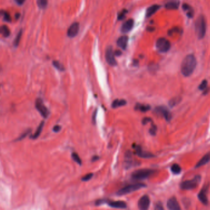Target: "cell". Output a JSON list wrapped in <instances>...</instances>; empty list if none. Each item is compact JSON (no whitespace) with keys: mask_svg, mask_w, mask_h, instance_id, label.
Returning a JSON list of instances; mask_svg holds the SVG:
<instances>
[{"mask_svg":"<svg viewBox=\"0 0 210 210\" xmlns=\"http://www.w3.org/2000/svg\"><path fill=\"white\" fill-rule=\"evenodd\" d=\"M96 116H97V110L95 111L94 114H93V121H95V118H96Z\"/></svg>","mask_w":210,"mask_h":210,"instance_id":"f6af8a7d","label":"cell"},{"mask_svg":"<svg viewBox=\"0 0 210 210\" xmlns=\"http://www.w3.org/2000/svg\"><path fill=\"white\" fill-rule=\"evenodd\" d=\"M128 38L127 36H122L120 37L117 41V46L121 47L122 49L125 50L127 48V44H128Z\"/></svg>","mask_w":210,"mask_h":210,"instance_id":"ac0fdd59","label":"cell"},{"mask_svg":"<svg viewBox=\"0 0 210 210\" xmlns=\"http://www.w3.org/2000/svg\"><path fill=\"white\" fill-rule=\"evenodd\" d=\"M157 126H156V125L154 124H152L151 127L150 128V130H149V133H151V135H156V132H157Z\"/></svg>","mask_w":210,"mask_h":210,"instance_id":"8d00e7d4","label":"cell"},{"mask_svg":"<svg viewBox=\"0 0 210 210\" xmlns=\"http://www.w3.org/2000/svg\"><path fill=\"white\" fill-rule=\"evenodd\" d=\"M180 33V29L178 28H174L171 29L170 30L168 31V34L170 36H173V34Z\"/></svg>","mask_w":210,"mask_h":210,"instance_id":"d590c367","label":"cell"},{"mask_svg":"<svg viewBox=\"0 0 210 210\" xmlns=\"http://www.w3.org/2000/svg\"><path fill=\"white\" fill-rule=\"evenodd\" d=\"M127 11L126 10H124V11H122V12H120L118 15V19L119 20H122L125 16H126V14L127 13Z\"/></svg>","mask_w":210,"mask_h":210,"instance_id":"f35d334b","label":"cell"},{"mask_svg":"<svg viewBox=\"0 0 210 210\" xmlns=\"http://www.w3.org/2000/svg\"><path fill=\"white\" fill-rule=\"evenodd\" d=\"M53 65L55 68H56L57 69H58L59 71H63V70L65 69L64 67L58 61H54L53 62Z\"/></svg>","mask_w":210,"mask_h":210,"instance_id":"836d02e7","label":"cell"},{"mask_svg":"<svg viewBox=\"0 0 210 210\" xmlns=\"http://www.w3.org/2000/svg\"><path fill=\"white\" fill-rule=\"evenodd\" d=\"M114 52H113V50L112 47H108L106 49V54H105V57H106V60L108 62V63L109 65L111 66H116L117 65V62L116 59L114 57Z\"/></svg>","mask_w":210,"mask_h":210,"instance_id":"ba28073f","label":"cell"},{"mask_svg":"<svg viewBox=\"0 0 210 210\" xmlns=\"http://www.w3.org/2000/svg\"><path fill=\"white\" fill-rule=\"evenodd\" d=\"M156 171L151 169H140L135 171L132 174V178L135 181H141V180L146 179L153 175Z\"/></svg>","mask_w":210,"mask_h":210,"instance_id":"3957f363","label":"cell"},{"mask_svg":"<svg viewBox=\"0 0 210 210\" xmlns=\"http://www.w3.org/2000/svg\"><path fill=\"white\" fill-rule=\"evenodd\" d=\"M156 47L161 52H167L171 47V44L168 39L161 38L156 42Z\"/></svg>","mask_w":210,"mask_h":210,"instance_id":"8992f818","label":"cell"},{"mask_svg":"<svg viewBox=\"0 0 210 210\" xmlns=\"http://www.w3.org/2000/svg\"><path fill=\"white\" fill-rule=\"evenodd\" d=\"M121 54L122 53L120 51H115V52H114V55H115V56H121Z\"/></svg>","mask_w":210,"mask_h":210,"instance_id":"ee69618b","label":"cell"},{"mask_svg":"<svg viewBox=\"0 0 210 210\" xmlns=\"http://www.w3.org/2000/svg\"><path fill=\"white\" fill-rule=\"evenodd\" d=\"M22 30H21L19 31V32L18 33L17 35L16 36V38H15L14 41V47H18V46L20 44V42H21V38H22Z\"/></svg>","mask_w":210,"mask_h":210,"instance_id":"83f0119b","label":"cell"},{"mask_svg":"<svg viewBox=\"0 0 210 210\" xmlns=\"http://www.w3.org/2000/svg\"><path fill=\"white\" fill-rule=\"evenodd\" d=\"M201 181L200 176H196L191 180L183 181L180 184V187L183 190H192L197 187Z\"/></svg>","mask_w":210,"mask_h":210,"instance_id":"5b68a950","label":"cell"},{"mask_svg":"<svg viewBox=\"0 0 210 210\" xmlns=\"http://www.w3.org/2000/svg\"><path fill=\"white\" fill-rule=\"evenodd\" d=\"M160 8H161V6L157 4L153 5V6H151L148 8L146 11V17H151L153 14H154L158 11Z\"/></svg>","mask_w":210,"mask_h":210,"instance_id":"ffe728a7","label":"cell"},{"mask_svg":"<svg viewBox=\"0 0 210 210\" xmlns=\"http://www.w3.org/2000/svg\"><path fill=\"white\" fill-rule=\"evenodd\" d=\"M183 8L185 11H187V15L189 17H192L194 15V11L192 8L187 4H184Z\"/></svg>","mask_w":210,"mask_h":210,"instance_id":"d4e9b609","label":"cell"},{"mask_svg":"<svg viewBox=\"0 0 210 210\" xmlns=\"http://www.w3.org/2000/svg\"><path fill=\"white\" fill-rule=\"evenodd\" d=\"M14 1L16 2L18 5L21 6V5H22L25 3V0H14Z\"/></svg>","mask_w":210,"mask_h":210,"instance_id":"7bdbcfd3","label":"cell"},{"mask_svg":"<svg viewBox=\"0 0 210 210\" xmlns=\"http://www.w3.org/2000/svg\"><path fill=\"white\" fill-rule=\"evenodd\" d=\"M98 159H99V157H97V156H95V157H93V159H92V161H97V160H98Z\"/></svg>","mask_w":210,"mask_h":210,"instance_id":"bcb514c9","label":"cell"},{"mask_svg":"<svg viewBox=\"0 0 210 210\" xmlns=\"http://www.w3.org/2000/svg\"><path fill=\"white\" fill-rule=\"evenodd\" d=\"M207 31L206 21L204 16H200L198 17L196 22V33L199 39L204 38Z\"/></svg>","mask_w":210,"mask_h":210,"instance_id":"7a4b0ae2","label":"cell"},{"mask_svg":"<svg viewBox=\"0 0 210 210\" xmlns=\"http://www.w3.org/2000/svg\"><path fill=\"white\" fill-rule=\"evenodd\" d=\"M44 122L43 121L41 122V124L39 125L38 127L37 128L36 131L35 132V133L31 137V138H32L33 139H37L40 136V135H41L43 129V127H44Z\"/></svg>","mask_w":210,"mask_h":210,"instance_id":"44dd1931","label":"cell"},{"mask_svg":"<svg viewBox=\"0 0 210 210\" xmlns=\"http://www.w3.org/2000/svg\"><path fill=\"white\" fill-rule=\"evenodd\" d=\"M72 158L73 159V161L74 162H76V163H78L79 165H81L82 164V161L81 158L79 157V155L77 154V153H75V152H73L72 154Z\"/></svg>","mask_w":210,"mask_h":210,"instance_id":"d6a6232c","label":"cell"},{"mask_svg":"<svg viewBox=\"0 0 210 210\" xmlns=\"http://www.w3.org/2000/svg\"><path fill=\"white\" fill-rule=\"evenodd\" d=\"M79 30V23L75 22L70 26L68 30L67 34L69 38H74L78 34Z\"/></svg>","mask_w":210,"mask_h":210,"instance_id":"5bb4252c","label":"cell"},{"mask_svg":"<svg viewBox=\"0 0 210 210\" xmlns=\"http://www.w3.org/2000/svg\"><path fill=\"white\" fill-rule=\"evenodd\" d=\"M151 119L149 117H145L143 119V125H146L147 123L151 122Z\"/></svg>","mask_w":210,"mask_h":210,"instance_id":"60d3db41","label":"cell"},{"mask_svg":"<svg viewBox=\"0 0 210 210\" xmlns=\"http://www.w3.org/2000/svg\"><path fill=\"white\" fill-rule=\"evenodd\" d=\"M146 187V185L141 183H134L132 184H129L128 186H125L122 189H119L117 192L118 196H124V195H126L133 192L135 191H137L138 190Z\"/></svg>","mask_w":210,"mask_h":210,"instance_id":"277c9868","label":"cell"},{"mask_svg":"<svg viewBox=\"0 0 210 210\" xmlns=\"http://www.w3.org/2000/svg\"><path fill=\"white\" fill-rule=\"evenodd\" d=\"M179 7V3L177 1H170L166 4L165 8L167 9L170 10H174L177 9Z\"/></svg>","mask_w":210,"mask_h":210,"instance_id":"cb8c5ba5","label":"cell"},{"mask_svg":"<svg viewBox=\"0 0 210 210\" xmlns=\"http://www.w3.org/2000/svg\"><path fill=\"white\" fill-rule=\"evenodd\" d=\"M134 25V21L133 19H129L125 22L121 27V32L124 33H127L131 31Z\"/></svg>","mask_w":210,"mask_h":210,"instance_id":"e0dca14e","label":"cell"},{"mask_svg":"<svg viewBox=\"0 0 210 210\" xmlns=\"http://www.w3.org/2000/svg\"><path fill=\"white\" fill-rule=\"evenodd\" d=\"M60 130H61V127L60 126H58V125H57V126H56L53 128V130L55 132H58L60 131Z\"/></svg>","mask_w":210,"mask_h":210,"instance_id":"b9f144b4","label":"cell"},{"mask_svg":"<svg viewBox=\"0 0 210 210\" xmlns=\"http://www.w3.org/2000/svg\"><path fill=\"white\" fill-rule=\"evenodd\" d=\"M197 65V60L194 55L189 54L184 58L181 65V71L184 76H189L193 73Z\"/></svg>","mask_w":210,"mask_h":210,"instance_id":"6da1fadb","label":"cell"},{"mask_svg":"<svg viewBox=\"0 0 210 210\" xmlns=\"http://www.w3.org/2000/svg\"><path fill=\"white\" fill-rule=\"evenodd\" d=\"M155 112L157 114L162 115L166 119L167 121H170L172 119V114L168 109L165 106H158L155 109Z\"/></svg>","mask_w":210,"mask_h":210,"instance_id":"9c48e42d","label":"cell"},{"mask_svg":"<svg viewBox=\"0 0 210 210\" xmlns=\"http://www.w3.org/2000/svg\"><path fill=\"white\" fill-rule=\"evenodd\" d=\"M108 205L113 208L125 209L127 208V203L123 201H110L108 203Z\"/></svg>","mask_w":210,"mask_h":210,"instance_id":"2e32d148","label":"cell"},{"mask_svg":"<svg viewBox=\"0 0 210 210\" xmlns=\"http://www.w3.org/2000/svg\"><path fill=\"white\" fill-rule=\"evenodd\" d=\"M207 86H208L207 81V80H204V81H203L200 84L198 88L200 90V91H204V90L207 89Z\"/></svg>","mask_w":210,"mask_h":210,"instance_id":"e575fe53","label":"cell"},{"mask_svg":"<svg viewBox=\"0 0 210 210\" xmlns=\"http://www.w3.org/2000/svg\"><path fill=\"white\" fill-rule=\"evenodd\" d=\"M125 165L126 168L132 167V166H136L138 165V163L134 161V159L132 157V153L130 151H128L126 154V159H125Z\"/></svg>","mask_w":210,"mask_h":210,"instance_id":"9a60e30c","label":"cell"},{"mask_svg":"<svg viewBox=\"0 0 210 210\" xmlns=\"http://www.w3.org/2000/svg\"><path fill=\"white\" fill-rule=\"evenodd\" d=\"M31 133V129H27V130L25 131L24 132H23L21 135H20V137H19L16 140H15V141H21V140L23 139L24 138H25L28 135L30 134Z\"/></svg>","mask_w":210,"mask_h":210,"instance_id":"4dcf8cb0","label":"cell"},{"mask_svg":"<svg viewBox=\"0 0 210 210\" xmlns=\"http://www.w3.org/2000/svg\"><path fill=\"white\" fill-rule=\"evenodd\" d=\"M127 103L126 101L125 100H115L112 104V107L113 108H117L118 107L123 106L126 105Z\"/></svg>","mask_w":210,"mask_h":210,"instance_id":"603a6c76","label":"cell"},{"mask_svg":"<svg viewBox=\"0 0 210 210\" xmlns=\"http://www.w3.org/2000/svg\"><path fill=\"white\" fill-rule=\"evenodd\" d=\"M171 171L173 173L175 174H179L181 172V168L180 167L178 164L174 163L173 164V165L171 167Z\"/></svg>","mask_w":210,"mask_h":210,"instance_id":"f1b7e54d","label":"cell"},{"mask_svg":"<svg viewBox=\"0 0 210 210\" xmlns=\"http://www.w3.org/2000/svg\"><path fill=\"white\" fill-rule=\"evenodd\" d=\"M154 210H165L163 207V205L161 202H158L155 206Z\"/></svg>","mask_w":210,"mask_h":210,"instance_id":"ab89813d","label":"cell"},{"mask_svg":"<svg viewBox=\"0 0 210 210\" xmlns=\"http://www.w3.org/2000/svg\"><path fill=\"white\" fill-rule=\"evenodd\" d=\"M135 152H136V154H137V156L141 158L149 159V158H152V157H154V156L152 153H150V152H146V151H144L142 149L141 147L140 146H135Z\"/></svg>","mask_w":210,"mask_h":210,"instance_id":"4fadbf2b","label":"cell"},{"mask_svg":"<svg viewBox=\"0 0 210 210\" xmlns=\"http://www.w3.org/2000/svg\"><path fill=\"white\" fill-rule=\"evenodd\" d=\"M48 0H37V4L38 7L41 9H44L47 6Z\"/></svg>","mask_w":210,"mask_h":210,"instance_id":"1f68e13d","label":"cell"},{"mask_svg":"<svg viewBox=\"0 0 210 210\" xmlns=\"http://www.w3.org/2000/svg\"><path fill=\"white\" fill-rule=\"evenodd\" d=\"M135 109L137 110H139V111H141V112H147L150 109V106H149V105L137 104L135 107Z\"/></svg>","mask_w":210,"mask_h":210,"instance_id":"4316f807","label":"cell"},{"mask_svg":"<svg viewBox=\"0 0 210 210\" xmlns=\"http://www.w3.org/2000/svg\"><path fill=\"white\" fill-rule=\"evenodd\" d=\"M0 16L3 17V19L4 21L8 22H11L12 21L11 16H10V14L8 12H7L6 11H3V10L0 11Z\"/></svg>","mask_w":210,"mask_h":210,"instance_id":"484cf974","label":"cell"},{"mask_svg":"<svg viewBox=\"0 0 210 210\" xmlns=\"http://www.w3.org/2000/svg\"><path fill=\"white\" fill-rule=\"evenodd\" d=\"M93 176V174L92 173H89L86 175H85L84 176L82 177V180L83 181H87L91 179Z\"/></svg>","mask_w":210,"mask_h":210,"instance_id":"74e56055","label":"cell"},{"mask_svg":"<svg viewBox=\"0 0 210 210\" xmlns=\"http://www.w3.org/2000/svg\"><path fill=\"white\" fill-rule=\"evenodd\" d=\"M35 107H36L38 111L44 118H47L50 114L49 109L45 106L42 99L38 98L35 102Z\"/></svg>","mask_w":210,"mask_h":210,"instance_id":"52a82bcc","label":"cell"},{"mask_svg":"<svg viewBox=\"0 0 210 210\" xmlns=\"http://www.w3.org/2000/svg\"><path fill=\"white\" fill-rule=\"evenodd\" d=\"M0 34H1L2 36L4 38H8L10 34H11V32H10V30L9 27L7 25H2L0 27Z\"/></svg>","mask_w":210,"mask_h":210,"instance_id":"7402d4cb","label":"cell"},{"mask_svg":"<svg viewBox=\"0 0 210 210\" xmlns=\"http://www.w3.org/2000/svg\"><path fill=\"white\" fill-rule=\"evenodd\" d=\"M181 100V97H176L173 98H172V100H170V101L169 102V105L170 107H174V106H176V104H178L180 102Z\"/></svg>","mask_w":210,"mask_h":210,"instance_id":"f546056e","label":"cell"},{"mask_svg":"<svg viewBox=\"0 0 210 210\" xmlns=\"http://www.w3.org/2000/svg\"><path fill=\"white\" fill-rule=\"evenodd\" d=\"M167 208L169 210H181L179 203L174 197L170 198L168 200Z\"/></svg>","mask_w":210,"mask_h":210,"instance_id":"7c38bea8","label":"cell"},{"mask_svg":"<svg viewBox=\"0 0 210 210\" xmlns=\"http://www.w3.org/2000/svg\"><path fill=\"white\" fill-rule=\"evenodd\" d=\"M208 191V185H205L201 189V191H200L199 194H198V198L199 200L203 204L208 205V200L207 197V193Z\"/></svg>","mask_w":210,"mask_h":210,"instance_id":"8fae6325","label":"cell"},{"mask_svg":"<svg viewBox=\"0 0 210 210\" xmlns=\"http://www.w3.org/2000/svg\"><path fill=\"white\" fill-rule=\"evenodd\" d=\"M138 205L139 210H148L150 205L149 197L146 195L141 197L139 200Z\"/></svg>","mask_w":210,"mask_h":210,"instance_id":"30bf717a","label":"cell"},{"mask_svg":"<svg viewBox=\"0 0 210 210\" xmlns=\"http://www.w3.org/2000/svg\"><path fill=\"white\" fill-rule=\"evenodd\" d=\"M210 162V152L206 154L196 164V168L201 167Z\"/></svg>","mask_w":210,"mask_h":210,"instance_id":"d6986e66","label":"cell"}]
</instances>
